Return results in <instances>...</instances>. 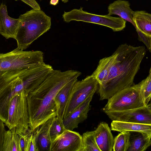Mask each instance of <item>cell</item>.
<instances>
[{"mask_svg":"<svg viewBox=\"0 0 151 151\" xmlns=\"http://www.w3.org/2000/svg\"><path fill=\"white\" fill-rule=\"evenodd\" d=\"M21 24L18 19L10 17L8 14L6 6L2 3L0 6V33L6 39H15Z\"/></svg>","mask_w":151,"mask_h":151,"instance_id":"7c38bea8","label":"cell"},{"mask_svg":"<svg viewBox=\"0 0 151 151\" xmlns=\"http://www.w3.org/2000/svg\"><path fill=\"white\" fill-rule=\"evenodd\" d=\"M19 18L21 24L15 39L17 48L20 49H27L50 28L51 18L41 10H31L21 14Z\"/></svg>","mask_w":151,"mask_h":151,"instance_id":"277c9868","label":"cell"},{"mask_svg":"<svg viewBox=\"0 0 151 151\" xmlns=\"http://www.w3.org/2000/svg\"><path fill=\"white\" fill-rule=\"evenodd\" d=\"M141 82V89L145 105H147L151 100V78L149 75Z\"/></svg>","mask_w":151,"mask_h":151,"instance_id":"484cf974","label":"cell"},{"mask_svg":"<svg viewBox=\"0 0 151 151\" xmlns=\"http://www.w3.org/2000/svg\"><path fill=\"white\" fill-rule=\"evenodd\" d=\"M112 59V55L101 59L97 67L92 75L100 85L107 78L111 67Z\"/></svg>","mask_w":151,"mask_h":151,"instance_id":"7402d4cb","label":"cell"},{"mask_svg":"<svg viewBox=\"0 0 151 151\" xmlns=\"http://www.w3.org/2000/svg\"><path fill=\"white\" fill-rule=\"evenodd\" d=\"M22 1L27 4L35 10H40L41 8L39 5L35 0H21Z\"/></svg>","mask_w":151,"mask_h":151,"instance_id":"f546056e","label":"cell"},{"mask_svg":"<svg viewBox=\"0 0 151 151\" xmlns=\"http://www.w3.org/2000/svg\"><path fill=\"white\" fill-rule=\"evenodd\" d=\"M29 131L25 134H18L19 138V142L21 151H24L26 139Z\"/></svg>","mask_w":151,"mask_h":151,"instance_id":"4dcf8cb0","label":"cell"},{"mask_svg":"<svg viewBox=\"0 0 151 151\" xmlns=\"http://www.w3.org/2000/svg\"><path fill=\"white\" fill-rule=\"evenodd\" d=\"M133 11L130 8L128 1L117 0L110 4L108 7V16L116 15L126 21L131 23L136 28L133 21Z\"/></svg>","mask_w":151,"mask_h":151,"instance_id":"2e32d148","label":"cell"},{"mask_svg":"<svg viewBox=\"0 0 151 151\" xmlns=\"http://www.w3.org/2000/svg\"><path fill=\"white\" fill-rule=\"evenodd\" d=\"M36 137L34 133L29 132L25 141L24 151H39Z\"/></svg>","mask_w":151,"mask_h":151,"instance_id":"4316f807","label":"cell"},{"mask_svg":"<svg viewBox=\"0 0 151 151\" xmlns=\"http://www.w3.org/2000/svg\"><path fill=\"white\" fill-rule=\"evenodd\" d=\"M145 14L149 19L151 21V14L148 13L146 12H145Z\"/></svg>","mask_w":151,"mask_h":151,"instance_id":"836d02e7","label":"cell"},{"mask_svg":"<svg viewBox=\"0 0 151 151\" xmlns=\"http://www.w3.org/2000/svg\"><path fill=\"white\" fill-rule=\"evenodd\" d=\"M52 118L37 127L33 132L39 151H49L51 142L50 130Z\"/></svg>","mask_w":151,"mask_h":151,"instance_id":"ac0fdd59","label":"cell"},{"mask_svg":"<svg viewBox=\"0 0 151 151\" xmlns=\"http://www.w3.org/2000/svg\"><path fill=\"white\" fill-rule=\"evenodd\" d=\"M130 145L127 151H145L151 145V137L141 133L130 132Z\"/></svg>","mask_w":151,"mask_h":151,"instance_id":"d6986e66","label":"cell"},{"mask_svg":"<svg viewBox=\"0 0 151 151\" xmlns=\"http://www.w3.org/2000/svg\"><path fill=\"white\" fill-rule=\"evenodd\" d=\"M63 17L66 22L76 21L93 23L108 27L114 32L121 31L126 27V20L121 17L90 13L83 10L81 7L79 9H74L68 12H64Z\"/></svg>","mask_w":151,"mask_h":151,"instance_id":"ba28073f","label":"cell"},{"mask_svg":"<svg viewBox=\"0 0 151 151\" xmlns=\"http://www.w3.org/2000/svg\"><path fill=\"white\" fill-rule=\"evenodd\" d=\"M53 70L44 62L33 68L0 72V86L8 87L17 95L26 94L37 87Z\"/></svg>","mask_w":151,"mask_h":151,"instance_id":"3957f363","label":"cell"},{"mask_svg":"<svg viewBox=\"0 0 151 151\" xmlns=\"http://www.w3.org/2000/svg\"><path fill=\"white\" fill-rule=\"evenodd\" d=\"M99 83L92 75L81 81H77L70 91L63 118L70 114L91 95H94Z\"/></svg>","mask_w":151,"mask_h":151,"instance_id":"9c48e42d","label":"cell"},{"mask_svg":"<svg viewBox=\"0 0 151 151\" xmlns=\"http://www.w3.org/2000/svg\"><path fill=\"white\" fill-rule=\"evenodd\" d=\"M93 95H91L79 107L63 119L65 128L73 130L78 127V124L87 118L88 113L90 110L91 102Z\"/></svg>","mask_w":151,"mask_h":151,"instance_id":"4fadbf2b","label":"cell"},{"mask_svg":"<svg viewBox=\"0 0 151 151\" xmlns=\"http://www.w3.org/2000/svg\"><path fill=\"white\" fill-rule=\"evenodd\" d=\"M149 40H150V51L151 52V37H149ZM150 77V78H151V66L150 67V72H149V75Z\"/></svg>","mask_w":151,"mask_h":151,"instance_id":"d6a6232c","label":"cell"},{"mask_svg":"<svg viewBox=\"0 0 151 151\" xmlns=\"http://www.w3.org/2000/svg\"><path fill=\"white\" fill-rule=\"evenodd\" d=\"M147 106L150 108L151 110V100L147 105Z\"/></svg>","mask_w":151,"mask_h":151,"instance_id":"e575fe53","label":"cell"},{"mask_svg":"<svg viewBox=\"0 0 151 151\" xmlns=\"http://www.w3.org/2000/svg\"><path fill=\"white\" fill-rule=\"evenodd\" d=\"M81 73L77 70H53L36 88L27 94L30 132L57 116L54 99L60 90Z\"/></svg>","mask_w":151,"mask_h":151,"instance_id":"6da1fadb","label":"cell"},{"mask_svg":"<svg viewBox=\"0 0 151 151\" xmlns=\"http://www.w3.org/2000/svg\"><path fill=\"white\" fill-rule=\"evenodd\" d=\"M59 0H51L50 4L52 5H55L58 4Z\"/></svg>","mask_w":151,"mask_h":151,"instance_id":"1f68e13d","label":"cell"},{"mask_svg":"<svg viewBox=\"0 0 151 151\" xmlns=\"http://www.w3.org/2000/svg\"><path fill=\"white\" fill-rule=\"evenodd\" d=\"M81 151H101L96 140L94 131L83 134Z\"/></svg>","mask_w":151,"mask_h":151,"instance_id":"cb8c5ba5","label":"cell"},{"mask_svg":"<svg viewBox=\"0 0 151 151\" xmlns=\"http://www.w3.org/2000/svg\"><path fill=\"white\" fill-rule=\"evenodd\" d=\"M64 3H66L68 1V0H61Z\"/></svg>","mask_w":151,"mask_h":151,"instance_id":"d590c367","label":"cell"},{"mask_svg":"<svg viewBox=\"0 0 151 151\" xmlns=\"http://www.w3.org/2000/svg\"><path fill=\"white\" fill-rule=\"evenodd\" d=\"M146 53L143 46L120 45L112 55L108 75L99 85L100 100L108 99L115 93L132 86L141 62Z\"/></svg>","mask_w":151,"mask_h":151,"instance_id":"7a4b0ae2","label":"cell"},{"mask_svg":"<svg viewBox=\"0 0 151 151\" xmlns=\"http://www.w3.org/2000/svg\"><path fill=\"white\" fill-rule=\"evenodd\" d=\"M111 129L114 131L137 132L151 137V124L132 122L119 121H112Z\"/></svg>","mask_w":151,"mask_h":151,"instance_id":"9a60e30c","label":"cell"},{"mask_svg":"<svg viewBox=\"0 0 151 151\" xmlns=\"http://www.w3.org/2000/svg\"><path fill=\"white\" fill-rule=\"evenodd\" d=\"M133 21L138 29L149 37H151V21L142 11L133 12Z\"/></svg>","mask_w":151,"mask_h":151,"instance_id":"ffe728a7","label":"cell"},{"mask_svg":"<svg viewBox=\"0 0 151 151\" xmlns=\"http://www.w3.org/2000/svg\"><path fill=\"white\" fill-rule=\"evenodd\" d=\"M27 94L25 91L12 100L5 125L9 129L15 128L17 134H25L30 131Z\"/></svg>","mask_w":151,"mask_h":151,"instance_id":"52a82bcc","label":"cell"},{"mask_svg":"<svg viewBox=\"0 0 151 151\" xmlns=\"http://www.w3.org/2000/svg\"><path fill=\"white\" fill-rule=\"evenodd\" d=\"M17 0H15V1H17Z\"/></svg>","mask_w":151,"mask_h":151,"instance_id":"8d00e7d4","label":"cell"},{"mask_svg":"<svg viewBox=\"0 0 151 151\" xmlns=\"http://www.w3.org/2000/svg\"><path fill=\"white\" fill-rule=\"evenodd\" d=\"M130 132H121L114 139V151H127L130 145Z\"/></svg>","mask_w":151,"mask_h":151,"instance_id":"603a6c76","label":"cell"},{"mask_svg":"<svg viewBox=\"0 0 151 151\" xmlns=\"http://www.w3.org/2000/svg\"><path fill=\"white\" fill-rule=\"evenodd\" d=\"M4 123L0 120V149L2 146L4 136L6 131Z\"/></svg>","mask_w":151,"mask_h":151,"instance_id":"f1b7e54d","label":"cell"},{"mask_svg":"<svg viewBox=\"0 0 151 151\" xmlns=\"http://www.w3.org/2000/svg\"><path fill=\"white\" fill-rule=\"evenodd\" d=\"M82 137L78 132L68 129L52 139L48 151H81Z\"/></svg>","mask_w":151,"mask_h":151,"instance_id":"30bf717a","label":"cell"},{"mask_svg":"<svg viewBox=\"0 0 151 151\" xmlns=\"http://www.w3.org/2000/svg\"><path fill=\"white\" fill-rule=\"evenodd\" d=\"M138 33V40L142 42L147 47L150 51V46L149 38L148 37L142 33L138 29H136Z\"/></svg>","mask_w":151,"mask_h":151,"instance_id":"83f0119b","label":"cell"},{"mask_svg":"<svg viewBox=\"0 0 151 151\" xmlns=\"http://www.w3.org/2000/svg\"><path fill=\"white\" fill-rule=\"evenodd\" d=\"M103 109L107 111H122L143 107L145 105L141 82L118 91L108 99Z\"/></svg>","mask_w":151,"mask_h":151,"instance_id":"8992f818","label":"cell"},{"mask_svg":"<svg viewBox=\"0 0 151 151\" xmlns=\"http://www.w3.org/2000/svg\"><path fill=\"white\" fill-rule=\"evenodd\" d=\"M44 63V54L40 51H24L17 48L0 54V72L36 67Z\"/></svg>","mask_w":151,"mask_h":151,"instance_id":"5b68a950","label":"cell"},{"mask_svg":"<svg viewBox=\"0 0 151 151\" xmlns=\"http://www.w3.org/2000/svg\"><path fill=\"white\" fill-rule=\"evenodd\" d=\"M0 151H21L19 136L15 128L6 131Z\"/></svg>","mask_w":151,"mask_h":151,"instance_id":"44dd1931","label":"cell"},{"mask_svg":"<svg viewBox=\"0 0 151 151\" xmlns=\"http://www.w3.org/2000/svg\"><path fill=\"white\" fill-rule=\"evenodd\" d=\"M97 144L101 151H112L114 139L108 124L101 122L94 131Z\"/></svg>","mask_w":151,"mask_h":151,"instance_id":"5bb4252c","label":"cell"},{"mask_svg":"<svg viewBox=\"0 0 151 151\" xmlns=\"http://www.w3.org/2000/svg\"><path fill=\"white\" fill-rule=\"evenodd\" d=\"M104 112L112 121L151 124V110L147 105L127 110Z\"/></svg>","mask_w":151,"mask_h":151,"instance_id":"8fae6325","label":"cell"},{"mask_svg":"<svg viewBox=\"0 0 151 151\" xmlns=\"http://www.w3.org/2000/svg\"><path fill=\"white\" fill-rule=\"evenodd\" d=\"M77 81V78H76L69 82L60 90L55 98L56 116L61 119H63L71 90Z\"/></svg>","mask_w":151,"mask_h":151,"instance_id":"e0dca14e","label":"cell"},{"mask_svg":"<svg viewBox=\"0 0 151 151\" xmlns=\"http://www.w3.org/2000/svg\"><path fill=\"white\" fill-rule=\"evenodd\" d=\"M65 129L63 122V120L57 116L53 117L50 130L51 141L62 133Z\"/></svg>","mask_w":151,"mask_h":151,"instance_id":"d4e9b609","label":"cell"}]
</instances>
